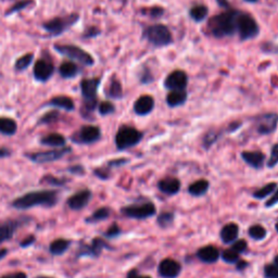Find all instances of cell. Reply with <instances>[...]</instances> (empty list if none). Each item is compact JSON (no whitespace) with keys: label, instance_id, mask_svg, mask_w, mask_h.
<instances>
[{"label":"cell","instance_id":"obj_1","mask_svg":"<svg viewBox=\"0 0 278 278\" xmlns=\"http://www.w3.org/2000/svg\"><path fill=\"white\" fill-rule=\"evenodd\" d=\"M58 195L59 193L54 189L36 190L13 200L11 205L17 210H28L35 207L53 208L58 202Z\"/></svg>","mask_w":278,"mask_h":278},{"label":"cell","instance_id":"obj_2","mask_svg":"<svg viewBox=\"0 0 278 278\" xmlns=\"http://www.w3.org/2000/svg\"><path fill=\"white\" fill-rule=\"evenodd\" d=\"M239 14L235 11H228L222 14L216 15L211 20L210 28L216 37H223V36L233 35L237 29V20Z\"/></svg>","mask_w":278,"mask_h":278},{"label":"cell","instance_id":"obj_3","mask_svg":"<svg viewBox=\"0 0 278 278\" xmlns=\"http://www.w3.org/2000/svg\"><path fill=\"white\" fill-rule=\"evenodd\" d=\"M142 139V134L131 126H122L115 135V146L118 150H125L138 145Z\"/></svg>","mask_w":278,"mask_h":278},{"label":"cell","instance_id":"obj_4","mask_svg":"<svg viewBox=\"0 0 278 278\" xmlns=\"http://www.w3.org/2000/svg\"><path fill=\"white\" fill-rule=\"evenodd\" d=\"M55 50L58 51L60 55L69 56L72 60L79 61L80 63L84 65H92L94 64V58L80 47L74 45H56Z\"/></svg>","mask_w":278,"mask_h":278},{"label":"cell","instance_id":"obj_5","mask_svg":"<svg viewBox=\"0 0 278 278\" xmlns=\"http://www.w3.org/2000/svg\"><path fill=\"white\" fill-rule=\"evenodd\" d=\"M79 19L80 18L77 14H71L65 18H55L44 23L43 28L51 36H59L64 33L66 29H69L72 25H74Z\"/></svg>","mask_w":278,"mask_h":278},{"label":"cell","instance_id":"obj_6","mask_svg":"<svg viewBox=\"0 0 278 278\" xmlns=\"http://www.w3.org/2000/svg\"><path fill=\"white\" fill-rule=\"evenodd\" d=\"M146 38L152 45L161 47V46H167L172 43V35L167 27L162 24L152 25L145 33Z\"/></svg>","mask_w":278,"mask_h":278},{"label":"cell","instance_id":"obj_7","mask_svg":"<svg viewBox=\"0 0 278 278\" xmlns=\"http://www.w3.org/2000/svg\"><path fill=\"white\" fill-rule=\"evenodd\" d=\"M237 29L243 40L251 39L259 34V27L256 22L248 14H239L237 20Z\"/></svg>","mask_w":278,"mask_h":278},{"label":"cell","instance_id":"obj_8","mask_svg":"<svg viewBox=\"0 0 278 278\" xmlns=\"http://www.w3.org/2000/svg\"><path fill=\"white\" fill-rule=\"evenodd\" d=\"M156 212H157L156 205L151 202L134 204V205H130V207H125L122 209L123 215L127 216V218L137 219V220L148 219V218H150V216L156 214Z\"/></svg>","mask_w":278,"mask_h":278},{"label":"cell","instance_id":"obj_9","mask_svg":"<svg viewBox=\"0 0 278 278\" xmlns=\"http://www.w3.org/2000/svg\"><path fill=\"white\" fill-rule=\"evenodd\" d=\"M101 137V131L98 126L94 125H85L75 134L73 137V141L77 143H83V145H90L98 141Z\"/></svg>","mask_w":278,"mask_h":278},{"label":"cell","instance_id":"obj_10","mask_svg":"<svg viewBox=\"0 0 278 278\" xmlns=\"http://www.w3.org/2000/svg\"><path fill=\"white\" fill-rule=\"evenodd\" d=\"M72 149L70 147H62L58 150H50L46 152H37L28 156L30 160L36 163H48L59 160V159L63 158L65 154L71 152Z\"/></svg>","mask_w":278,"mask_h":278},{"label":"cell","instance_id":"obj_11","mask_svg":"<svg viewBox=\"0 0 278 278\" xmlns=\"http://www.w3.org/2000/svg\"><path fill=\"white\" fill-rule=\"evenodd\" d=\"M278 123V115L275 113H267V114L261 115L257 118L256 126L257 132L262 135H269L276 130Z\"/></svg>","mask_w":278,"mask_h":278},{"label":"cell","instance_id":"obj_12","mask_svg":"<svg viewBox=\"0 0 278 278\" xmlns=\"http://www.w3.org/2000/svg\"><path fill=\"white\" fill-rule=\"evenodd\" d=\"M159 275L163 278H176L181 274L182 266L173 259H164L159 264Z\"/></svg>","mask_w":278,"mask_h":278},{"label":"cell","instance_id":"obj_13","mask_svg":"<svg viewBox=\"0 0 278 278\" xmlns=\"http://www.w3.org/2000/svg\"><path fill=\"white\" fill-rule=\"evenodd\" d=\"M91 199V192L89 189H83L80 190L79 193L74 194L72 197H70L66 201V204L71 210L79 211L87 207Z\"/></svg>","mask_w":278,"mask_h":278},{"label":"cell","instance_id":"obj_14","mask_svg":"<svg viewBox=\"0 0 278 278\" xmlns=\"http://www.w3.org/2000/svg\"><path fill=\"white\" fill-rule=\"evenodd\" d=\"M54 64L47 60L40 59L35 63L33 74L36 81L47 82L54 74Z\"/></svg>","mask_w":278,"mask_h":278},{"label":"cell","instance_id":"obj_15","mask_svg":"<svg viewBox=\"0 0 278 278\" xmlns=\"http://www.w3.org/2000/svg\"><path fill=\"white\" fill-rule=\"evenodd\" d=\"M187 75L183 71H174L166 80V87L171 90H184L187 86Z\"/></svg>","mask_w":278,"mask_h":278},{"label":"cell","instance_id":"obj_16","mask_svg":"<svg viewBox=\"0 0 278 278\" xmlns=\"http://www.w3.org/2000/svg\"><path fill=\"white\" fill-rule=\"evenodd\" d=\"M100 80L99 79H89L83 80L81 82V89L82 95H83L85 101L97 100V90L99 87Z\"/></svg>","mask_w":278,"mask_h":278},{"label":"cell","instance_id":"obj_17","mask_svg":"<svg viewBox=\"0 0 278 278\" xmlns=\"http://www.w3.org/2000/svg\"><path fill=\"white\" fill-rule=\"evenodd\" d=\"M105 248H109V246H108L106 241L101 238H95L92 240L91 245L85 246L82 248L80 255H89L92 257H97Z\"/></svg>","mask_w":278,"mask_h":278},{"label":"cell","instance_id":"obj_18","mask_svg":"<svg viewBox=\"0 0 278 278\" xmlns=\"http://www.w3.org/2000/svg\"><path fill=\"white\" fill-rule=\"evenodd\" d=\"M241 158L244 159V161L249 164L251 167L260 169L264 166V160L265 157L264 154L260 151H244L241 153Z\"/></svg>","mask_w":278,"mask_h":278},{"label":"cell","instance_id":"obj_19","mask_svg":"<svg viewBox=\"0 0 278 278\" xmlns=\"http://www.w3.org/2000/svg\"><path fill=\"white\" fill-rule=\"evenodd\" d=\"M158 187L163 194L173 195H176L179 190H181V182H179L177 178L167 177L159 182Z\"/></svg>","mask_w":278,"mask_h":278},{"label":"cell","instance_id":"obj_20","mask_svg":"<svg viewBox=\"0 0 278 278\" xmlns=\"http://www.w3.org/2000/svg\"><path fill=\"white\" fill-rule=\"evenodd\" d=\"M154 108V100L150 96H142L134 105V111L138 115H147Z\"/></svg>","mask_w":278,"mask_h":278},{"label":"cell","instance_id":"obj_21","mask_svg":"<svg viewBox=\"0 0 278 278\" xmlns=\"http://www.w3.org/2000/svg\"><path fill=\"white\" fill-rule=\"evenodd\" d=\"M20 224H21L20 221H9L0 224V245L12 238Z\"/></svg>","mask_w":278,"mask_h":278},{"label":"cell","instance_id":"obj_22","mask_svg":"<svg viewBox=\"0 0 278 278\" xmlns=\"http://www.w3.org/2000/svg\"><path fill=\"white\" fill-rule=\"evenodd\" d=\"M197 255L200 260L208 264L215 263L221 256L220 251L213 246H207L203 247L201 249H199V251L197 252Z\"/></svg>","mask_w":278,"mask_h":278},{"label":"cell","instance_id":"obj_23","mask_svg":"<svg viewBox=\"0 0 278 278\" xmlns=\"http://www.w3.org/2000/svg\"><path fill=\"white\" fill-rule=\"evenodd\" d=\"M239 234V227L238 225L235 223H229L225 225L224 227L221 230V239H222L225 244H230L238 238Z\"/></svg>","mask_w":278,"mask_h":278},{"label":"cell","instance_id":"obj_24","mask_svg":"<svg viewBox=\"0 0 278 278\" xmlns=\"http://www.w3.org/2000/svg\"><path fill=\"white\" fill-rule=\"evenodd\" d=\"M40 143L44 146L62 148L65 146L66 139L63 135H61V134L54 133V134H49V135L40 139Z\"/></svg>","mask_w":278,"mask_h":278},{"label":"cell","instance_id":"obj_25","mask_svg":"<svg viewBox=\"0 0 278 278\" xmlns=\"http://www.w3.org/2000/svg\"><path fill=\"white\" fill-rule=\"evenodd\" d=\"M71 245V241L64 238H58L54 240L49 246V251L53 255H62L68 251L69 247Z\"/></svg>","mask_w":278,"mask_h":278},{"label":"cell","instance_id":"obj_26","mask_svg":"<svg viewBox=\"0 0 278 278\" xmlns=\"http://www.w3.org/2000/svg\"><path fill=\"white\" fill-rule=\"evenodd\" d=\"M48 105L59 108V109H63L65 111H73L75 108L73 100H72L70 97H66V96L55 97L49 101Z\"/></svg>","mask_w":278,"mask_h":278},{"label":"cell","instance_id":"obj_27","mask_svg":"<svg viewBox=\"0 0 278 278\" xmlns=\"http://www.w3.org/2000/svg\"><path fill=\"white\" fill-rule=\"evenodd\" d=\"M18 131L17 122L10 117H0V134L6 136H12Z\"/></svg>","mask_w":278,"mask_h":278},{"label":"cell","instance_id":"obj_28","mask_svg":"<svg viewBox=\"0 0 278 278\" xmlns=\"http://www.w3.org/2000/svg\"><path fill=\"white\" fill-rule=\"evenodd\" d=\"M187 100V94L185 90H172L167 97V102L169 107H178Z\"/></svg>","mask_w":278,"mask_h":278},{"label":"cell","instance_id":"obj_29","mask_svg":"<svg viewBox=\"0 0 278 278\" xmlns=\"http://www.w3.org/2000/svg\"><path fill=\"white\" fill-rule=\"evenodd\" d=\"M209 190V182L205 179H200L190 185L188 188L189 194L194 197H201V195L207 194Z\"/></svg>","mask_w":278,"mask_h":278},{"label":"cell","instance_id":"obj_30","mask_svg":"<svg viewBox=\"0 0 278 278\" xmlns=\"http://www.w3.org/2000/svg\"><path fill=\"white\" fill-rule=\"evenodd\" d=\"M60 75L64 77V79H73L79 73V68L74 62H71V61H68V62H64L60 65Z\"/></svg>","mask_w":278,"mask_h":278},{"label":"cell","instance_id":"obj_31","mask_svg":"<svg viewBox=\"0 0 278 278\" xmlns=\"http://www.w3.org/2000/svg\"><path fill=\"white\" fill-rule=\"evenodd\" d=\"M110 216V210L108 208H100L96 210L91 216L86 219V223H97L100 221H105Z\"/></svg>","mask_w":278,"mask_h":278},{"label":"cell","instance_id":"obj_32","mask_svg":"<svg viewBox=\"0 0 278 278\" xmlns=\"http://www.w3.org/2000/svg\"><path fill=\"white\" fill-rule=\"evenodd\" d=\"M208 15V8L204 6H195L190 10V17L195 20V22L203 21Z\"/></svg>","mask_w":278,"mask_h":278},{"label":"cell","instance_id":"obj_33","mask_svg":"<svg viewBox=\"0 0 278 278\" xmlns=\"http://www.w3.org/2000/svg\"><path fill=\"white\" fill-rule=\"evenodd\" d=\"M276 187H277L276 183L267 184L265 186L260 188L259 190H256V192L253 194V197L256 199H264L265 197H267V195H270L274 193L276 190Z\"/></svg>","mask_w":278,"mask_h":278},{"label":"cell","instance_id":"obj_34","mask_svg":"<svg viewBox=\"0 0 278 278\" xmlns=\"http://www.w3.org/2000/svg\"><path fill=\"white\" fill-rule=\"evenodd\" d=\"M33 59H34L33 54H28L21 56V58H19L17 60V62H15V70L23 71L25 69H28L30 63L33 62Z\"/></svg>","mask_w":278,"mask_h":278},{"label":"cell","instance_id":"obj_35","mask_svg":"<svg viewBox=\"0 0 278 278\" xmlns=\"http://www.w3.org/2000/svg\"><path fill=\"white\" fill-rule=\"evenodd\" d=\"M32 3H33V0H20V1L15 2L13 6L8 10V11L6 12V15L8 17V15H11L13 13L22 11L23 9H27Z\"/></svg>","mask_w":278,"mask_h":278},{"label":"cell","instance_id":"obj_36","mask_svg":"<svg viewBox=\"0 0 278 278\" xmlns=\"http://www.w3.org/2000/svg\"><path fill=\"white\" fill-rule=\"evenodd\" d=\"M249 235L255 240H262L266 237V229L261 225H253L249 228Z\"/></svg>","mask_w":278,"mask_h":278},{"label":"cell","instance_id":"obj_37","mask_svg":"<svg viewBox=\"0 0 278 278\" xmlns=\"http://www.w3.org/2000/svg\"><path fill=\"white\" fill-rule=\"evenodd\" d=\"M174 221V214L171 212H163L158 218V224L163 228L168 227L169 225L173 223Z\"/></svg>","mask_w":278,"mask_h":278},{"label":"cell","instance_id":"obj_38","mask_svg":"<svg viewBox=\"0 0 278 278\" xmlns=\"http://www.w3.org/2000/svg\"><path fill=\"white\" fill-rule=\"evenodd\" d=\"M122 86L118 81H112V83L110 85L109 88V97L114 98V99H120L122 97Z\"/></svg>","mask_w":278,"mask_h":278},{"label":"cell","instance_id":"obj_39","mask_svg":"<svg viewBox=\"0 0 278 278\" xmlns=\"http://www.w3.org/2000/svg\"><path fill=\"white\" fill-rule=\"evenodd\" d=\"M222 259L226 262V263H236L239 260V253L233 249L225 250L222 253Z\"/></svg>","mask_w":278,"mask_h":278},{"label":"cell","instance_id":"obj_40","mask_svg":"<svg viewBox=\"0 0 278 278\" xmlns=\"http://www.w3.org/2000/svg\"><path fill=\"white\" fill-rule=\"evenodd\" d=\"M59 118V112L58 111H50L48 113H46L44 116L40 118L38 124H50V123H54Z\"/></svg>","mask_w":278,"mask_h":278},{"label":"cell","instance_id":"obj_41","mask_svg":"<svg viewBox=\"0 0 278 278\" xmlns=\"http://www.w3.org/2000/svg\"><path fill=\"white\" fill-rule=\"evenodd\" d=\"M115 111V108L113 106L111 102L109 101H105V102H101L100 106H99V112L101 115H109L112 114L113 112Z\"/></svg>","mask_w":278,"mask_h":278},{"label":"cell","instance_id":"obj_42","mask_svg":"<svg viewBox=\"0 0 278 278\" xmlns=\"http://www.w3.org/2000/svg\"><path fill=\"white\" fill-rule=\"evenodd\" d=\"M264 276L266 278H278V266L269 264L264 267Z\"/></svg>","mask_w":278,"mask_h":278},{"label":"cell","instance_id":"obj_43","mask_svg":"<svg viewBox=\"0 0 278 278\" xmlns=\"http://www.w3.org/2000/svg\"><path fill=\"white\" fill-rule=\"evenodd\" d=\"M277 164H278V143L272 147L271 157L267 166H269V167H274L277 166Z\"/></svg>","mask_w":278,"mask_h":278},{"label":"cell","instance_id":"obj_44","mask_svg":"<svg viewBox=\"0 0 278 278\" xmlns=\"http://www.w3.org/2000/svg\"><path fill=\"white\" fill-rule=\"evenodd\" d=\"M247 247H248V245H247V241L243 240V239H239L237 241L235 240V243H234L233 247H231V249L235 250L237 253L240 254L247 250Z\"/></svg>","mask_w":278,"mask_h":278},{"label":"cell","instance_id":"obj_45","mask_svg":"<svg viewBox=\"0 0 278 278\" xmlns=\"http://www.w3.org/2000/svg\"><path fill=\"white\" fill-rule=\"evenodd\" d=\"M47 183L49 185H54V186H62V185L65 183L64 179H60L56 178L54 176H45L42 179V183Z\"/></svg>","mask_w":278,"mask_h":278},{"label":"cell","instance_id":"obj_46","mask_svg":"<svg viewBox=\"0 0 278 278\" xmlns=\"http://www.w3.org/2000/svg\"><path fill=\"white\" fill-rule=\"evenodd\" d=\"M121 234V229L116 224H113L111 227L108 229V231L106 233V237L108 238H114V237H117L118 235Z\"/></svg>","mask_w":278,"mask_h":278},{"label":"cell","instance_id":"obj_47","mask_svg":"<svg viewBox=\"0 0 278 278\" xmlns=\"http://www.w3.org/2000/svg\"><path fill=\"white\" fill-rule=\"evenodd\" d=\"M216 137H218V135L216 134L212 133V134H208L207 136H205V139H204V146L205 147H209L211 145H213V142L216 140Z\"/></svg>","mask_w":278,"mask_h":278},{"label":"cell","instance_id":"obj_48","mask_svg":"<svg viewBox=\"0 0 278 278\" xmlns=\"http://www.w3.org/2000/svg\"><path fill=\"white\" fill-rule=\"evenodd\" d=\"M278 203V189L273 193V197L266 202V208H272Z\"/></svg>","mask_w":278,"mask_h":278},{"label":"cell","instance_id":"obj_49","mask_svg":"<svg viewBox=\"0 0 278 278\" xmlns=\"http://www.w3.org/2000/svg\"><path fill=\"white\" fill-rule=\"evenodd\" d=\"M0 278H28V275L23 272H17V273H11V274H6Z\"/></svg>","mask_w":278,"mask_h":278},{"label":"cell","instance_id":"obj_50","mask_svg":"<svg viewBox=\"0 0 278 278\" xmlns=\"http://www.w3.org/2000/svg\"><path fill=\"white\" fill-rule=\"evenodd\" d=\"M35 237L34 236H28V238H25L21 244H20V246L22 247V248H28V247L29 246H32L34 243H35Z\"/></svg>","mask_w":278,"mask_h":278},{"label":"cell","instance_id":"obj_51","mask_svg":"<svg viewBox=\"0 0 278 278\" xmlns=\"http://www.w3.org/2000/svg\"><path fill=\"white\" fill-rule=\"evenodd\" d=\"M69 171L73 174L76 175H81V174H84V167H81V166H76V167H72L69 168Z\"/></svg>","mask_w":278,"mask_h":278},{"label":"cell","instance_id":"obj_52","mask_svg":"<svg viewBox=\"0 0 278 278\" xmlns=\"http://www.w3.org/2000/svg\"><path fill=\"white\" fill-rule=\"evenodd\" d=\"M127 278H151V277H149V276H140V275L138 274V272L136 270H133V271H131L130 273H128Z\"/></svg>","mask_w":278,"mask_h":278},{"label":"cell","instance_id":"obj_53","mask_svg":"<svg viewBox=\"0 0 278 278\" xmlns=\"http://www.w3.org/2000/svg\"><path fill=\"white\" fill-rule=\"evenodd\" d=\"M127 160H124V159H122V160H113L109 162V166L111 167H117V166H122V164H124Z\"/></svg>","mask_w":278,"mask_h":278},{"label":"cell","instance_id":"obj_54","mask_svg":"<svg viewBox=\"0 0 278 278\" xmlns=\"http://www.w3.org/2000/svg\"><path fill=\"white\" fill-rule=\"evenodd\" d=\"M10 156V151L6 148H0V158H6Z\"/></svg>","mask_w":278,"mask_h":278},{"label":"cell","instance_id":"obj_55","mask_svg":"<svg viewBox=\"0 0 278 278\" xmlns=\"http://www.w3.org/2000/svg\"><path fill=\"white\" fill-rule=\"evenodd\" d=\"M248 266V263L245 261H239V262H237V269L238 270H244L246 269V267Z\"/></svg>","mask_w":278,"mask_h":278},{"label":"cell","instance_id":"obj_56","mask_svg":"<svg viewBox=\"0 0 278 278\" xmlns=\"http://www.w3.org/2000/svg\"><path fill=\"white\" fill-rule=\"evenodd\" d=\"M8 250L7 249H0V260H2L4 256L7 255Z\"/></svg>","mask_w":278,"mask_h":278},{"label":"cell","instance_id":"obj_57","mask_svg":"<svg viewBox=\"0 0 278 278\" xmlns=\"http://www.w3.org/2000/svg\"><path fill=\"white\" fill-rule=\"evenodd\" d=\"M216 1H218L220 6H222V7H227L228 6L227 0H216Z\"/></svg>","mask_w":278,"mask_h":278},{"label":"cell","instance_id":"obj_58","mask_svg":"<svg viewBox=\"0 0 278 278\" xmlns=\"http://www.w3.org/2000/svg\"><path fill=\"white\" fill-rule=\"evenodd\" d=\"M274 264L278 266V255L275 257V260H274Z\"/></svg>","mask_w":278,"mask_h":278},{"label":"cell","instance_id":"obj_59","mask_svg":"<svg viewBox=\"0 0 278 278\" xmlns=\"http://www.w3.org/2000/svg\"><path fill=\"white\" fill-rule=\"evenodd\" d=\"M36 278H53V277H48V276H38V277H36Z\"/></svg>","mask_w":278,"mask_h":278},{"label":"cell","instance_id":"obj_60","mask_svg":"<svg viewBox=\"0 0 278 278\" xmlns=\"http://www.w3.org/2000/svg\"><path fill=\"white\" fill-rule=\"evenodd\" d=\"M246 1H249V2H254L256 0H246Z\"/></svg>","mask_w":278,"mask_h":278},{"label":"cell","instance_id":"obj_61","mask_svg":"<svg viewBox=\"0 0 278 278\" xmlns=\"http://www.w3.org/2000/svg\"><path fill=\"white\" fill-rule=\"evenodd\" d=\"M276 230H277V233H278V223L276 224Z\"/></svg>","mask_w":278,"mask_h":278}]
</instances>
